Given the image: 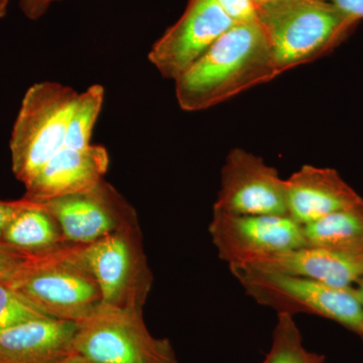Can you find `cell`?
I'll list each match as a JSON object with an SVG mask.
<instances>
[{
    "instance_id": "cell-22",
    "label": "cell",
    "mask_w": 363,
    "mask_h": 363,
    "mask_svg": "<svg viewBox=\"0 0 363 363\" xmlns=\"http://www.w3.org/2000/svg\"><path fill=\"white\" fill-rule=\"evenodd\" d=\"M30 257L0 242V281L9 279Z\"/></svg>"
},
{
    "instance_id": "cell-7",
    "label": "cell",
    "mask_w": 363,
    "mask_h": 363,
    "mask_svg": "<svg viewBox=\"0 0 363 363\" xmlns=\"http://www.w3.org/2000/svg\"><path fill=\"white\" fill-rule=\"evenodd\" d=\"M74 245L79 259L99 286L102 304L143 309L154 278L138 223L90 245Z\"/></svg>"
},
{
    "instance_id": "cell-21",
    "label": "cell",
    "mask_w": 363,
    "mask_h": 363,
    "mask_svg": "<svg viewBox=\"0 0 363 363\" xmlns=\"http://www.w3.org/2000/svg\"><path fill=\"white\" fill-rule=\"evenodd\" d=\"M234 25L257 21V6L253 0H217Z\"/></svg>"
},
{
    "instance_id": "cell-6",
    "label": "cell",
    "mask_w": 363,
    "mask_h": 363,
    "mask_svg": "<svg viewBox=\"0 0 363 363\" xmlns=\"http://www.w3.org/2000/svg\"><path fill=\"white\" fill-rule=\"evenodd\" d=\"M73 353L91 363H178L168 339L150 334L143 309L104 304L77 323Z\"/></svg>"
},
{
    "instance_id": "cell-25",
    "label": "cell",
    "mask_w": 363,
    "mask_h": 363,
    "mask_svg": "<svg viewBox=\"0 0 363 363\" xmlns=\"http://www.w3.org/2000/svg\"><path fill=\"white\" fill-rule=\"evenodd\" d=\"M330 2L344 13L359 21L363 18V0H325Z\"/></svg>"
},
{
    "instance_id": "cell-4",
    "label": "cell",
    "mask_w": 363,
    "mask_h": 363,
    "mask_svg": "<svg viewBox=\"0 0 363 363\" xmlns=\"http://www.w3.org/2000/svg\"><path fill=\"white\" fill-rule=\"evenodd\" d=\"M245 292L278 314H310L331 320L363 340V311L354 286L340 288L314 279L250 267H229Z\"/></svg>"
},
{
    "instance_id": "cell-16",
    "label": "cell",
    "mask_w": 363,
    "mask_h": 363,
    "mask_svg": "<svg viewBox=\"0 0 363 363\" xmlns=\"http://www.w3.org/2000/svg\"><path fill=\"white\" fill-rule=\"evenodd\" d=\"M0 242L28 257L47 255L68 245L54 217L40 203L28 200L7 224Z\"/></svg>"
},
{
    "instance_id": "cell-5",
    "label": "cell",
    "mask_w": 363,
    "mask_h": 363,
    "mask_svg": "<svg viewBox=\"0 0 363 363\" xmlns=\"http://www.w3.org/2000/svg\"><path fill=\"white\" fill-rule=\"evenodd\" d=\"M79 92L52 81L26 90L11 131V168L23 185L32 180L65 142Z\"/></svg>"
},
{
    "instance_id": "cell-11",
    "label": "cell",
    "mask_w": 363,
    "mask_h": 363,
    "mask_svg": "<svg viewBox=\"0 0 363 363\" xmlns=\"http://www.w3.org/2000/svg\"><path fill=\"white\" fill-rule=\"evenodd\" d=\"M234 26L217 0H189L180 18L152 45V65L176 81Z\"/></svg>"
},
{
    "instance_id": "cell-19",
    "label": "cell",
    "mask_w": 363,
    "mask_h": 363,
    "mask_svg": "<svg viewBox=\"0 0 363 363\" xmlns=\"http://www.w3.org/2000/svg\"><path fill=\"white\" fill-rule=\"evenodd\" d=\"M262 363H324V357L306 350L292 315L278 314L271 350Z\"/></svg>"
},
{
    "instance_id": "cell-28",
    "label": "cell",
    "mask_w": 363,
    "mask_h": 363,
    "mask_svg": "<svg viewBox=\"0 0 363 363\" xmlns=\"http://www.w3.org/2000/svg\"><path fill=\"white\" fill-rule=\"evenodd\" d=\"M355 291H357L358 300H359L360 305H362L363 311V278L354 286Z\"/></svg>"
},
{
    "instance_id": "cell-13",
    "label": "cell",
    "mask_w": 363,
    "mask_h": 363,
    "mask_svg": "<svg viewBox=\"0 0 363 363\" xmlns=\"http://www.w3.org/2000/svg\"><path fill=\"white\" fill-rule=\"evenodd\" d=\"M286 186L289 216L302 226L363 200L330 168L305 164L286 179Z\"/></svg>"
},
{
    "instance_id": "cell-15",
    "label": "cell",
    "mask_w": 363,
    "mask_h": 363,
    "mask_svg": "<svg viewBox=\"0 0 363 363\" xmlns=\"http://www.w3.org/2000/svg\"><path fill=\"white\" fill-rule=\"evenodd\" d=\"M247 267L304 277L340 288L354 286L363 278V257L310 247L281 253Z\"/></svg>"
},
{
    "instance_id": "cell-8",
    "label": "cell",
    "mask_w": 363,
    "mask_h": 363,
    "mask_svg": "<svg viewBox=\"0 0 363 363\" xmlns=\"http://www.w3.org/2000/svg\"><path fill=\"white\" fill-rule=\"evenodd\" d=\"M209 233L229 267L252 266L305 247L303 226L289 215L213 213Z\"/></svg>"
},
{
    "instance_id": "cell-2",
    "label": "cell",
    "mask_w": 363,
    "mask_h": 363,
    "mask_svg": "<svg viewBox=\"0 0 363 363\" xmlns=\"http://www.w3.org/2000/svg\"><path fill=\"white\" fill-rule=\"evenodd\" d=\"M257 21L279 74L331 51L358 21L325 0H269Z\"/></svg>"
},
{
    "instance_id": "cell-14",
    "label": "cell",
    "mask_w": 363,
    "mask_h": 363,
    "mask_svg": "<svg viewBox=\"0 0 363 363\" xmlns=\"http://www.w3.org/2000/svg\"><path fill=\"white\" fill-rule=\"evenodd\" d=\"M77 323L40 317L0 331V363H60L73 353Z\"/></svg>"
},
{
    "instance_id": "cell-27",
    "label": "cell",
    "mask_w": 363,
    "mask_h": 363,
    "mask_svg": "<svg viewBox=\"0 0 363 363\" xmlns=\"http://www.w3.org/2000/svg\"><path fill=\"white\" fill-rule=\"evenodd\" d=\"M11 0H0V18H6Z\"/></svg>"
},
{
    "instance_id": "cell-10",
    "label": "cell",
    "mask_w": 363,
    "mask_h": 363,
    "mask_svg": "<svg viewBox=\"0 0 363 363\" xmlns=\"http://www.w3.org/2000/svg\"><path fill=\"white\" fill-rule=\"evenodd\" d=\"M40 204L54 217L69 245H90L138 223L133 207L104 179L89 190Z\"/></svg>"
},
{
    "instance_id": "cell-3",
    "label": "cell",
    "mask_w": 363,
    "mask_h": 363,
    "mask_svg": "<svg viewBox=\"0 0 363 363\" xmlns=\"http://www.w3.org/2000/svg\"><path fill=\"white\" fill-rule=\"evenodd\" d=\"M6 283L28 304L55 319L79 323L102 304L96 281L69 243L30 257Z\"/></svg>"
},
{
    "instance_id": "cell-23",
    "label": "cell",
    "mask_w": 363,
    "mask_h": 363,
    "mask_svg": "<svg viewBox=\"0 0 363 363\" xmlns=\"http://www.w3.org/2000/svg\"><path fill=\"white\" fill-rule=\"evenodd\" d=\"M61 0H20L21 13L30 21L42 18L50 11L52 4Z\"/></svg>"
},
{
    "instance_id": "cell-9",
    "label": "cell",
    "mask_w": 363,
    "mask_h": 363,
    "mask_svg": "<svg viewBox=\"0 0 363 363\" xmlns=\"http://www.w3.org/2000/svg\"><path fill=\"white\" fill-rule=\"evenodd\" d=\"M213 213L289 215L286 180L262 157L234 149L222 168Z\"/></svg>"
},
{
    "instance_id": "cell-18",
    "label": "cell",
    "mask_w": 363,
    "mask_h": 363,
    "mask_svg": "<svg viewBox=\"0 0 363 363\" xmlns=\"http://www.w3.org/2000/svg\"><path fill=\"white\" fill-rule=\"evenodd\" d=\"M104 99L105 89L102 85L94 84L79 93L63 147L82 149L91 145L93 131L104 108Z\"/></svg>"
},
{
    "instance_id": "cell-1",
    "label": "cell",
    "mask_w": 363,
    "mask_h": 363,
    "mask_svg": "<svg viewBox=\"0 0 363 363\" xmlns=\"http://www.w3.org/2000/svg\"><path fill=\"white\" fill-rule=\"evenodd\" d=\"M279 75L259 21L234 25L177 79V101L184 111H206Z\"/></svg>"
},
{
    "instance_id": "cell-24",
    "label": "cell",
    "mask_w": 363,
    "mask_h": 363,
    "mask_svg": "<svg viewBox=\"0 0 363 363\" xmlns=\"http://www.w3.org/2000/svg\"><path fill=\"white\" fill-rule=\"evenodd\" d=\"M26 204H28V200L23 198L16 201H0V238L7 224Z\"/></svg>"
},
{
    "instance_id": "cell-17",
    "label": "cell",
    "mask_w": 363,
    "mask_h": 363,
    "mask_svg": "<svg viewBox=\"0 0 363 363\" xmlns=\"http://www.w3.org/2000/svg\"><path fill=\"white\" fill-rule=\"evenodd\" d=\"M305 247L363 257V200L303 226Z\"/></svg>"
},
{
    "instance_id": "cell-20",
    "label": "cell",
    "mask_w": 363,
    "mask_h": 363,
    "mask_svg": "<svg viewBox=\"0 0 363 363\" xmlns=\"http://www.w3.org/2000/svg\"><path fill=\"white\" fill-rule=\"evenodd\" d=\"M44 316L45 315L18 297L6 285V281H0V331L21 322Z\"/></svg>"
},
{
    "instance_id": "cell-12",
    "label": "cell",
    "mask_w": 363,
    "mask_h": 363,
    "mask_svg": "<svg viewBox=\"0 0 363 363\" xmlns=\"http://www.w3.org/2000/svg\"><path fill=\"white\" fill-rule=\"evenodd\" d=\"M108 166V152L102 145L63 147L26 184L23 199L44 203L89 190L104 180Z\"/></svg>"
},
{
    "instance_id": "cell-26",
    "label": "cell",
    "mask_w": 363,
    "mask_h": 363,
    "mask_svg": "<svg viewBox=\"0 0 363 363\" xmlns=\"http://www.w3.org/2000/svg\"><path fill=\"white\" fill-rule=\"evenodd\" d=\"M60 363H91L88 362V360L84 359V358L79 357V355L75 354V353H72L70 357L64 359L63 362Z\"/></svg>"
},
{
    "instance_id": "cell-29",
    "label": "cell",
    "mask_w": 363,
    "mask_h": 363,
    "mask_svg": "<svg viewBox=\"0 0 363 363\" xmlns=\"http://www.w3.org/2000/svg\"><path fill=\"white\" fill-rule=\"evenodd\" d=\"M255 4H257V6H260V4H264V2L269 1V0H253Z\"/></svg>"
}]
</instances>
